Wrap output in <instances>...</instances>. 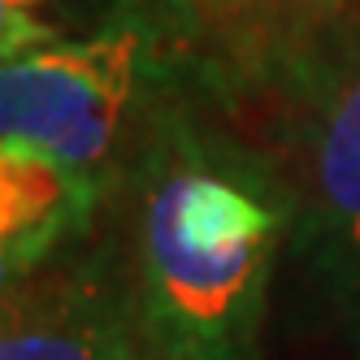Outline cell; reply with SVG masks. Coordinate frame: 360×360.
<instances>
[{
  "label": "cell",
  "instance_id": "obj_4",
  "mask_svg": "<svg viewBox=\"0 0 360 360\" xmlns=\"http://www.w3.org/2000/svg\"><path fill=\"white\" fill-rule=\"evenodd\" d=\"M0 360H161L105 256L48 261L0 300Z\"/></svg>",
  "mask_w": 360,
  "mask_h": 360
},
{
  "label": "cell",
  "instance_id": "obj_1",
  "mask_svg": "<svg viewBox=\"0 0 360 360\" xmlns=\"http://www.w3.org/2000/svg\"><path fill=\"white\" fill-rule=\"evenodd\" d=\"M295 191L261 152L161 105L135 152V300L161 360H256Z\"/></svg>",
  "mask_w": 360,
  "mask_h": 360
},
{
  "label": "cell",
  "instance_id": "obj_3",
  "mask_svg": "<svg viewBox=\"0 0 360 360\" xmlns=\"http://www.w3.org/2000/svg\"><path fill=\"white\" fill-rule=\"evenodd\" d=\"M274 96L295 143V256L360 352V0L326 22Z\"/></svg>",
  "mask_w": 360,
  "mask_h": 360
},
{
  "label": "cell",
  "instance_id": "obj_6",
  "mask_svg": "<svg viewBox=\"0 0 360 360\" xmlns=\"http://www.w3.org/2000/svg\"><path fill=\"white\" fill-rule=\"evenodd\" d=\"M105 178L31 143L0 139V300L91 226Z\"/></svg>",
  "mask_w": 360,
  "mask_h": 360
},
{
  "label": "cell",
  "instance_id": "obj_7",
  "mask_svg": "<svg viewBox=\"0 0 360 360\" xmlns=\"http://www.w3.org/2000/svg\"><path fill=\"white\" fill-rule=\"evenodd\" d=\"M48 39H57V31L48 22H39L31 9H18L13 0H0V61L22 57Z\"/></svg>",
  "mask_w": 360,
  "mask_h": 360
},
{
  "label": "cell",
  "instance_id": "obj_5",
  "mask_svg": "<svg viewBox=\"0 0 360 360\" xmlns=\"http://www.w3.org/2000/svg\"><path fill=\"white\" fill-rule=\"evenodd\" d=\"M339 9V0H165V31L178 70L239 105L274 96Z\"/></svg>",
  "mask_w": 360,
  "mask_h": 360
},
{
  "label": "cell",
  "instance_id": "obj_8",
  "mask_svg": "<svg viewBox=\"0 0 360 360\" xmlns=\"http://www.w3.org/2000/svg\"><path fill=\"white\" fill-rule=\"evenodd\" d=\"M13 5H18V9H31V5H39V0H13Z\"/></svg>",
  "mask_w": 360,
  "mask_h": 360
},
{
  "label": "cell",
  "instance_id": "obj_9",
  "mask_svg": "<svg viewBox=\"0 0 360 360\" xmlns=\"http://www.w3.org/2000/svg\"><path fill=\"white\" fill-rule=\"evenodd\" d=\"M339 5H352V0H339Z\"/></svg>",
  "mask_w": 360,
  "mask_h": 360
},
{
  "label": "cell",
  "instance_id": "obj_2",
  "mask_svg": "<svg viewBox=\"0 0 360 360\" xmlns=\"http://www.w3.org/2000/svg\"><path fill=\"white\" fill-rule=\"evenodd\" d=\"M169 70L178 61L165 22L148 9H117L91 35L48 39L0 61V139L105 178L117 148L148 135L143 105H157Z\"/></svg>",
  "mask_w": 360,
  "mask_h": 360
}]
</instances>
